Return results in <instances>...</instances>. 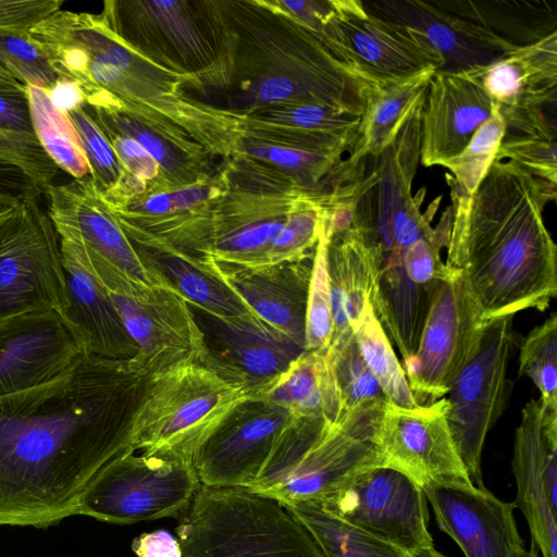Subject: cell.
<instances>
[{
    "mask_svg": "<svg viewBox=\"0 0 557 557\" xmlns=\"http://www.w3.org/2000/svg\"><path fill=\"white\" fill-rule=\"evenodd\" d=\"M145 379L83 352L53 380L0 396V525L47 529L76 515L91 482L133 450Z\"/></svg>",
    "mask_w": 557,
    "mask_h": 557,
    "instance_id": "obj_1",
    "label": "cell"
},
{
    "mask_svg": "<svg viewBox=\"0 0 557 557\" xmlns=\"http://www.w3.org/2000/svg\"><path fill=\"white\" fill-rule=\"evenodd\" d=\"M450 196L445 264L459 272L480 320L544 311L557 294V247L543 216L557 185L495 159L471 196Z\"/></svg>",
    "mask_w": 557,
    "mask_h": 557,
    "instance_id": "obj_2",
    "label": "cell"
},
{
    "mask_svg": "<svg viewBox=\"0 0 557 557\" xmlns=\"http://www.w3.org/2000/svg\"><path fill=\"white\" fill-rule=\"evenodd\" d=\"M386 403H362L335 422L296 417L247 490L283 504L314 502L354 472L386 465L379 443Z\"/></svg>",
    "mask_w": 557,
    "mask_h": 557,
    "instance_id": "obj_3",
    "label": "cell"
},
{
    "mask_svg": "<svg viewBox=\"0 0 557 557\" xmlns=\"http://www.w3.org/2000/svg\"><path fill=\"white\" fill-rule=\"evenodd\" d=\"M176 529L183 557H324L277 499L242 487H198Z\"/></svg>",
    "mask_w": 557,
    "mask_h": 557,
    "instance_id": "obj_4",
    "label": "cell"
},
{
    "mask_svg": "<svg viewBox=\"0 0 557 557\" xmlns=\"http://www.w3.org/2000/svg\"><path fill=\"white\" fill-rule=\"evenodd\" d=\"M247 392L199 361L145 379L134 414V451L193 460L200 445L243 401Z\"/></svg>",
    "mask_w": 557,
    "mask_h": 557,
    "instance_id": "obj_5",
    "label": "cell"
},
{
    "mask_svg": "<svg viewBox=\"0 0 557 557\" xmlns=\"http://www.w3.org/2000/svg\"><path fill=\"white\" fill-rule=\"evenodd\" d=\"M44 194L59 238L73 245L109 293L137 297L169 285L138 255L90 176L50 184Z\"/></svg>",
    "mask_w": 557,
    "mask_h": 557,
    "instance_id": "obj_6",
    "label": "cell"
},
{
    "mask_svg": "<svg viewBox=\"0 0 557 557\" xmlns=\"http://www.w3.org/2000/svg\"><path fill=\"white\" fill-rule=\"evenodd\" d=\"M38 199L0 219V323L38 311L63 318L69 306L60 238Z\"/></svg>",
    "mask_w": 557,
    "mask_h": 557,
    "instance_id": "obj_7",
    "label": "cell"
},
{
    "mask_svg": "<svg viewBox=\"0 0 557 557\" xmlns=\"http://www.w3.org/2000/svg\"><path fill=\"white\" fill-rule=\"evenodd\" d=\"M199 483L193 460L129 450L91 482L76 515L119 524L172 517L190 505Z\"/></svg>",
    "mask_w": 557,
    "mask_h": 557,
    "instance_id": "obj_8",
    "label": "cell"
},
{
    "mask_svg": "<svg viewBox=\"0 0 557 557\" xmlns=\"http://www.w3.org/2000/svg\"><path fill=\"white\" fill-rule=\"evenodd\" d=\"M512 322V315L484 322L473 356L446 397L447 423L456 449L471 483L481 488L484 442L503 414L511 389L508 363L516 344Z\"/></svg>",
    "mask_w": 557,
    "mask_h": 557,
    "instance_id": "obj_9",
    "label": "cell"
},
{
    "mask_svg": "<svg viewBox=\"0 0 557 557\" xmlns=\"http://www.w3.org/2000/svg\"><path fill=\"white\" fill-rule=\"evenodd\" d=\"M312 503L407 555L433 547L423 488L388 465L356 471Z\"/></svg>",
    "mask_w": 557,
    "mask_h": 557,
    "instance_id": "obj_10",
    "label": "cell"
},
{
    "mask_svg": "<svg viewBox=\"0 0 557 557\" xmlns=\"http://www.w3.org/2000/svg\"><path fill=\"white\" fill-rule=\"evenodd\" d=\"M436 288L414 355L403 369L419 406L445 397L473 356L483 322L459 272L453 268Z\"/></svg>",
    "mask_w": 557,
    "mask_h": 557,
    "instance_id": "obj_11",
    "label": "cell"
},
{
    "mask_svg": "<svg viewBox=\"0 0 557 557\" xmlns=\"http://www.w3.org/2000/svg\"><path fill=\"white\" fill-rule=\"evenodd\" d=\"M189 310L202 334L206 367L261 398L306 348L253 311L219 315L195 304Z\"/></svg>",
    "mask_w": 557,
    "mask_h": 557,
    "instance_id": "obj_12",
    "label": "cell"
},
{
    "mask_svg": "<svg viewBox=\"0 0 557 557\" xmlns=\"http://www.w3.org/2000/svg\"><path fill=\"white\" fill-rule=\"evenodd\" d=\"M295 418L262 398L239 404L195 453L199 482L210 487H250Z\"/></svg>",
    "mask_w": 557,
    "mask_h": 557,
    "instance_id": "obj_13",
    "label": "cell"
},
{
    "mask_svg": "<svg viewBox=\"0 0 557 557\" xmlns=\"http://www.w3.org/2000/svg\"><path fill=\"white\" fill-rule=\"evenodd\" d=\"M109 294L137 346V354L127 360L136 374L148 379L185 362H201L202 334L186 299L170 285L137 297Z\"/></svg>",
    "mask_w": 557,
    "mask_h": 557,
    "instance_id": "obj_14",
    "label": "cell"
},
{
    "mask_svg": "<svg viewBox=\"0 0 557 557\" xmlns=\"http://www.w3.org/2000/svg\"><path fill=\"white\" fill-rule=\"evenodd\" d=\"M447 410L446 397L413 409L387 401L379 431L386 465L405 472L421 487L471 483L449 431Z\"/></svg>",
    "mask_w": 557,
    "mask_h": 557,
    "instance_id": "obj_15",
    "label": "cell"
},
{
    "mask_svg": "<svg viewBox=\"0 0 557 557\" xmlns=\"http://www.w3.org/2000/svg\"><path fill=\"white\" fill-rule=\"evenodd\" d=\"M333 5L346 64L366 78L376 84L399 82L442 70L444 61L435 50L403 26L366 10L362 1L337 0Z\"/></svg>",
    "mask_w": 557,
    "mask_h": 557,
    "instance_id": "obj_16",
    "label": "cell"
},
{
    "mask_svg": "<svg viewBox=\"0 0 557 557\" xmlns=\"http://www.w3.org/2000/svg\"><path fill=\"white\" fill-rule=\"evenodd\" d=\"M85 352L54 311H38L0 323V396L45 384Z\"/></svg>",
    "mask_w": 557,
    "mask_h": 557,
    "instance_id": "obj_17",
    "label": "cell"
},
{
    "mask_svg": "<svg viewBox=\"0 0 557 557\" xmlns=\"http://www.w3.org/2000/svg\"><path fill=\"white\" fill-rule=\"evenodd\" d=\"M366 10L394 22L435 50L444 61L440 72L461 73L487 65L516 47L482 26L451 14L434 1L362 2Z\"/></svg>",
    "mask_w": 557,
    "mask_h": 557,
    "instance_id": "obj_18",
    "label": "cell"
},
{
    "mask_svg": "<svg viewBox=\"0 0 557 557\" xmlns=\"http://www.w3.org/2000/svg\"><path fill=\"white\" fill-rule=\"evenodd\" d=\"M422 488L440 528L466 557H508L513 548L524 546L513 503H505L471 483H430Z\"/></svg>",
    "mask_w": 557,
    "mask_h": 557,
    "instance_id": "obj_19",
    "label": "cell"
},
{
    "mask_svg": "<svg viewBox=\"0 0 557 557\" xmlns=\"http://www.w3.org/2000/svg\"><path fill=\"white\" fill-rule=\"evenodd\" d=\"M497 106L466 73L436 71L421 112L420 162L442 165L461 152Z\"/></svg>",
    "mask_w": 557,
    "mask_h": 557,
    "instance_id": "obj_20",
    "label": "cell"
},
{
    "mask_svg": "<svg viewBox=\"0 0 557 557\" xmlns=\"http://www.w3.org/2000/svg\"><path fill=\"white\" fill-rule=\"evenodd\" d=\"M313 258L242 267L215 261L223 280L259 318L306 348Z\"/></svg>",
    "mask_w": 557,
    "mask_h": 557,
    "instance_id": "obj_21",
    "label": "cell"
},
{
    "mask_svg": "<svg viewBox=\"0 0 557 557\" xmlns=\"http://www.w3.org/2000/svg\"><path fill=\"white\" fill-rule=\"evenodd\" d=\"M69 306L62 318L84 351L129 360L137 346L127 333L110 294L90 273L71 243L60 239Z\"/></svg>",
    "mask_w": 557,
    "mask_h": 557,
    "instance_id": "obj_22",
    "label": "cell"
},
{
    "mask_svg": "<svg viewBox=\"0 0 557 557\" xmlns=\"http://www.w3.org/2000/svg\"><path fill=\"white\" fill-rule=\"evenodd\" d=\"M379 253V248L354 225L329 231L325 263L333 320L329 349L348 343L363 319L370 306Z\"/></svg>",
    "mask_w": 557,
    "mask_h": 557,
    "instance_id": "obj_23",
    "label": "cell"
},
{
    "mask_svg": "<svg viewBox=\"0 0 557 557\" xmlns=\"http://www.w3.org/2000/svg\"><path fill=\"white\" fill-rule=\"evenodd\" d=\"M554 429L557 411L545 408L540 398L531 399L522 409L513 444L512 470L518 487L513 505L524 515L542 557H557V516L549 507L542 475L545 438Z\"/></svg>",
    "mask_w": 557,
    "mask_h": 557,
    "instance_id": "obj_24",
    "label": "cell"
},
{
    "mask_svg": "<svg viewBox=\"0 0 557 557\" xmlns=\"http://www.w3.org/2000/svg\"><path fill=\"white\" fill-rule=\"evenodd\" d=\"M463 73L483 87L499 111L555 106L557 32Z\"/></svg>",
    "mask_w": 557,
    "mask_h": 557,
    "instance_id": "obj_25",
    "label": "cell"
},
{
    "mask_svg": "<svg viewBox=\"0 0 557 557\" xmlns=\"http://www.w3.org/2000/svg\"><path fill=\"white\" fill-rule=\"evenodd\" d=\"M122 228L146 264L186 301L219 315L252 311L223 280L212 258L194 256L139 231Z\"/></svg>",
    "mask_w": 557,
    "mask_h": 557,
    "instance_id": "obj_26",
    "label": "cell"
},
{
    "mask_svg": "<svg viewBox=\"0 0 557 557\" xmlns=\"http://www.w3.org/2000/svg\"><path fill=\"white\" fill-rule=\"evenodd\" d=\"M305 194L287 205H227L210 210L208 256L242 267L269 264L289 212Z\"/></svg>",
    "mask_w": 557,
    "mask_h": 557,
    "instance_id": "obj_27",
    "label": "cell"
},
{
    "mask_svg": "<svg viewBox=\"0 0 557 557\" xmlns=\"http://www.w3.org/2000/svg\"><path fill=\"white\" fill-rule=\"evenodd\" d=\"M435 70L413 77L376 84L367 97L346 163L357 166L377 158L397 137L414 111L424 103Z\"/></svg>",
    "mask_w": 557,
    "mask_h": 557,
    "instance_id": "obj_28",
    "label": "cell"
},
{
    "mask_svg": "<svg viewBox=\"0 0 557 557\" xmlns=\"http://www.w3.org/2000/svg\"><path fill=\"white\" fill-rule=\"evenodd\" d=\"M261 398L300 418L335 422L343 413L327 351L306 350Z\"/></svg>",
    "mask_w": 557,
    "mask_h": 557,
    "instance_id": "obj_29",
    "label": "cell"
},
{
    "mask_svg": "<svg viewBox=\"0 0 557 557\" xmlns=\"http://www.w3.org/2000/svg\"><path fill=\"white\" fill-rule=\"evenodd\" d=\"M434 3L516 47L531 45L557 32V9L544 0H444Z\"/></svg>",
    "mask_w": 557,
    "mask_h": 557,
    "instance_id": "obj_30",
    "label": "cell"
},
{
    "mask_svg": "<svg viewBox=\"0 0 557 557\" xmlns=\"http://www.w3.org/2000/svg\"><path fill=\"white\" fill-rule=\"evenodd\" d=\"M499 112L505 132L495 159L516 162L534 176L557 185V131L544 109Z\"/></svg>",
    "mask_w": 557,
    "mask_h": 557,
    "instance_id": "obj_31",
    "label": "cell"
},
{
    "mask_svg": "<svg viewBox=\"0 0 557 557\" xmlns=\"http://www.w3.org/2000/svg\"><path fill=\"white\" fill-rule=\"evenodd\" d=\"M283 505L311 534L324 557L409 556L396 546L334 517L312 502Z\"/></svg>",
    "mask_w": 557,
    "mask_h": 557,
    "instance_id": "obj_32",
    "label": "cell"
},
{
    "mask_svg": "<svg viewBox=\"0 0 557 557\" xmlns=\"http://www.w3.org/2000/svg\"><path fill=\"white\" fill-rule=\"evenodd\" d=\"M26 87L34 134L48 157L74 180L90 176L78 135L66 113L52 106L45 89Z\"/></svg>",
    "mask_w": 557,
    "mask_h": 557,
    "instance_id": "obj_33",
    "label": "cell"
},
{
    "mask_svg": "<svg viewBox=\"0 0 557 557\" xmlns=\"http://www.w3.org/2000/svg\"><path fill=\"white\" fill-rule=\"evenodd\" d=\"M354 337L386 400L406 409L420 407L410 391L403 366L397 359L392 343L376 320L371 305L355 329Z\"/></svg>",
    "mask_w": 557,
    "mask_h": 557,
    "instance_id": "obj_34",
    "label": "cell"
},
{
    "mask_svg": "<svg viewBox=\"0 0 557 557\" xmlns=\"http://www.w3.org/2000/svg\"><path fill=\"white\" fill-rule=\"evenodd\" d=\"M504 132L505 121L496 108L466 148L442 164L449 171L446 181L450 190L462 196H471L475 191L496 158Z\"/></svg>",
    "mask_w": 557,
    "mask_h": 557,
    "instance_id": "obj_35",
    "label": "cell"
},
{
    "mask_svg": "<svg viewBox=\"0 0 557 557\" xmlns=\"http://www.w3.org/2000/svg\"><path fill=\"white\" fill-rule=\"evenodd\" d=\"M557 315L535 326L521 342L519 376H528L539 389L545 408L557 411Z\"/></svg>",
    "mask_w": 557,
    "mask_h": 557,
    "instance_id": "obj_36",
    "label": "cell"
},
{
    "mask_svg": "<svg viewBox=\"0 0 557 557\" xmlns=\"http://www.w3.org/2000/svg\"><path fill=\"white\" fill-rule=\"evenodd\" d=\"M66 115L78 135L92 184L102 198L109 197L120 187L127 171L86 103L66 112Z\"/></svg>",
    "mask_w": 557,
    "mask_h": 557,
    "instance_id": "obj_37",
    "label": "cell"
},
{
    "mask_svg": "<svg viewBox=\"0 0 557 557\" xmlns=\"http://www.w3.org/2000/svg\"><path fill=\"white\" fill-rule=\"evenodd\" d=\"M329 238L327 221L317 245L308 293L306 313V350L327 351L333 335V320L325 253Z\"/></svg>",
    "mask_w": 557,
    "mask_h": 557,
    "instance_id": "obj_38",
    "label": "cell"
},
{
    "mask_svg": "<svg viewBox=\"0 0 557 557\" xmlns=\"http://www.w3.org/2000/svg\"><path fill=\"white\" fill-rule=\"evenodd\" d=\"M339 393L342 412L373 399H386L366 364L355 337L327 350Z\"/></svg>",
    "mask_w": 557,
    "mask_h": 557,
    "instance_id": "obj_39",
    "label": "cell"
},
{
    "mask_svg": "<svg viewBox=\"0 0 557 557\" xmlns=\"http://www.w3.org/2000/svg\"><path fill=\"white\" fill-rule=\"evenodd\" d=\"M0 66L25 86L49 90L58 81L27 36H0Z\"/></svg>",
    "mask_w": 557,
    "mask_h": 557,
    "instance_id": "obj_40",
    "label": "cell"
},
{
    "mask_svg": "<svg viewBox=\"0 0 557 557\" xmlns=\"http://www.w3.org/2000/svg\"><path fill=\"white\" fill-rule=\"evenodd\" d=\"M425 193V187L420 188L396 211L391 222L387 243L380 255L400 251L432 231L431 223L440 207L442 196L433 199L426 211L421 212Z\"/></svg>",
    "mask_w": 557,
    "mask_h": 557,
    "instance_id": "obj_41",
    "label": "cell"
},
{
    "mask_svg": "<svg viewBox=\"0 0 557 557\" xmlns=\"http://www.w3.org/2000/svg\"><path fill=\"white\" fill-rule=\"evenodd\" d=\"M0 157L24 169L42 190L59 172L35 134L0 129Z\"/></svg>",
    "mask_w": 557,
    "mask_h": 557,
    "instance_id": "obj_42",
    "label": "cell"
},
{
    "mask_svg": "<svg viewBox=\"0 0 557 557\" xmlns=\"http://www.w3.org/2000/svg\"><path fill=\"white\" fill-rule=\"evenodd\" d=\"M62 4V0H0V36H27Z\"/></svg>",
    "mask_w": 557,
    "mask_h": 557,
    "instance_id": "obj_43",
    "label": "cell"
},
{
    "mask_svg": "<svg viewBox=\"0 0 557 557\" xmlns=\"http://www.w3.org/2000/svg\"><path fill=\"white\" fill-rule=\"evenodd\" d=\"M102 131L127 173L145 182L154 178L161 171L154 159L138 141L110 129Z\"/></svg>",
    "mask_w": 557,
    "mask_h": 557,
    "instance_id": "obj_44",
    "label": "cell"
},
{
    "mask_svg": "<svg viewBox=\"0 0 557 557\" xmlns=\"http://www.w3.org/2000/svg\"><path fill=\"white\" fill-rule=\"evenodd\" d=\"M44 194L37 182L21 166L0 157V195L25 199Z\"/></svg>",
    "mask_w": 557,
    "mask_h": 557,
    "instance_id": "obj_45",
    "label": "cell"
},
{
    "mask_svg": "<svg viewBox=\"0 0 557 557\" xmlns=\"http://www.w3.org/2000/svg\"><path fill=\"white\" fill-rule=\"evenodd\" d=\"M0 129L34 134L27 92H0Z\"/></svg>",
    "mask_w": 557,
    "mask_h": 557,
    "instance_id": "obj_46",
    "label": "cell"
},
{
    "mask_svg": "<svg viewBox=\"0 0 557 557\" xmlns=\"http://www.w3.org/2000/svg\"><path fill=\"white\" fill-rule=\"evenodd\" d=\"M137 557H183L180 542L166 530L143 533L133 542Z\"/></svg>",
    "mask_w": 557,
    "mask_h": 557,
    "instance_id": "obj_47",
    "label": "cell"
},
{
    "mask_svg": "<svg viewBox=\"0 0 557 557\" xmlns=\"http://www.w3.org/2000/svg\"><path fill=\"white\" fill-rule=\"evenodd\" d=\"M46 91L52 106L63 113L85 103V99L79 87L77 84L70 81L58 79L55 84Z\"/></svg>",
    "mask_w": 557,
    "mask_h": 557,
    "instance_id": "obj_48",
    "label": "cell"
},
{
    "mask_svg": "<svg viewBox=\"0 0 557 557\" xmlns=\"http://www.w3.org/2000/svg\"><path fill=\"white\" fill-rule=\"evenodd\" d=\"M0 92L26 94L27 87L0 66Z\"/></svg>",
    "mask_w": 557,
    "mask_h": 557,
    "instance_id": "obj_49",
    "label": "cell"
},
{
    "mask_svg": "<svg viewBox=\"0 0 557 557\" xmlns=\"http://www.w3.org/2000/svg\"><path fill=\"white\" fill-rule=\"evenodd\" d=\"M21 200L0 195V219L7 215Z\"/></svg>",
    "mask_w": 557,
    "mask_h": 557,
    "instance_id": "obj_50",
    "label": "cell"
},
{
    "mask_svg": "<svg viewBox=\"0 0 557 557\" xmlns=\"http://www.w3.org/2000/svg\"><path fill=\"white\" fill-rule=\"evenodd\" d=\"M508 557H537L535 546L531 550L524 549V546L513 548Z\"/></svg>",
    "mask_w": 557,
    "mask_h": 557,
    "instance_id": "obj_51",
    "label": "cell"
},
{
    "mask_svg": "<svg viewBox=\"0 0 557 557\" xmlns=\"http://www.w3.org/2000/svg\"><path fill=\"white\" fill-rule=\"evenodd\" d=\"M408 557H446V556H444L443 554L437 552L433 546V547L424 548L417 553H413V554L409 555Z\"/></svg>",
    "mask_w": 557,
    "mask_h": 557,
    "instance_id": "obj_52",
    "label": "cell"
}]
</instances>
